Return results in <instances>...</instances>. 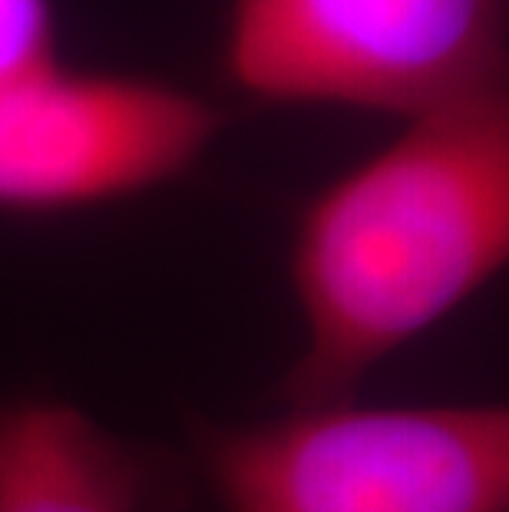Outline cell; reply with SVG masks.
I'll list each match as a JSON object with an SVG mask.
<instances>
[{
    "label": "cell",
    "mask_w": 509,
    "mask_h": 512,
    "mask_svg": "<svg viewBox=\"0 0 509 512\" xmlns=\"http://www.w3.org/2000/svg\"><path fill=\"white\" fill-rule=\"evenodd\" d=\"M182 450L215 512H509L503 403L192 413Z\"/></svg>",
    "instance_id": "obj_2"
},
{
    "label": "cell",
    "mask_w": 509,
    "mask_h": 512,
    "mask_svg": "<svg viewBox=\"0 0 509 512\" xmlns=\"http://www.w3.org/2000/svg\"><path fill=\"white\" fill-rule=\"evenodd\" d=\"M199 499L186 450L63 400L0 403V512H196Z\"/></svg>",
    "instance_id": "obj_5"
},
{
    "label": "cell",
    "mask_w": 509,
    "mask_h": 512,
    "mask_svg": "<svg viewBox=\"0 0 509 512\" xmlns=\"http://www.w3.org/2000/svg\"><path fill=\"white\" fill-rule=\"evenodd\" d=\"M222 63L255 100L407 123L509 93V0H229Z\"/></svg>",
    "instance_id": "obj_3"
},
{
    "label": "cell",
    "mask_w": 509,
    "mask_h": 512,
    "mask_svg": "<svg viewBox=\"0 0 509 512\" xmlns=\"http://www.w3.org/2000/svg\"><path fill=\"white\" fill-rule=\"evenodd\" d=\"M509 261V93L417 119L308 202L291 242L301 351L285 407H334Z\"/></svg>",
    "instance_id": "obj_1"
},
{
    "label": "cell",
    "mask_w": 509,
    "mask_h": 512,
    "mask_svg": "<svg viewBox=\"0 0 509 512\" xmlns=\"http://www.w3.org/2000/svg\"><path fill=\"white\" fill-rule=\"evenodd\" d=\"M225 110L143 76L57 70L0 83V209L67 212L192 169Z\"/></svg>",
    "instance_id": "obj_4"
},
{
    "label": "cell",
    "mask_w": 509,
    "mask_h": 512,
    "mask_svg": "<svg viewBox=\"0 0 509 512\" xmlns=\"http://www.w3.org/2000/svg\"><path fill=\"white\" fill-rule=\"evenodd\" d=\"M63 67L57 0H0V83Z\"/></svg>",
    "instance_id": "obj_6"
}]
</instances>
